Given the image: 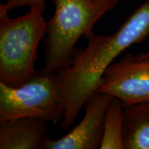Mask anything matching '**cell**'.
<instances>
[{"mask_svg": "<svg viewBox=\"0 0 149 149\" xmlns=\"http://www.w3.org/2000/svg\"><path fill=\"white\" fill-rule=\"evenodd\" d=\"M55 13L44 38L45 61L41 70L59 72L72 61L76 43L92 33L95 24L120 0H51Z\"/></svg>", "mask_w": 149, "mask_h": 149, "instance_id": "obj_2", "label": "cell"}, {"mask_svg": "<svg viewBox=\"0 0 149 149\" xmlns=\"http://www.w3.org/2000/svg\"><path fill=\"white\" fill-rule=\"evenodd\" d=\"M3 4L9 11L27 6L30 10L43 13L46 8V0H6Z\"/></svg>", "mask_w": 149, "mask_h": 149, "instance_id": "obj_10", "label": "cell"}, {"mask_svg": "<svg viewBox=\"0 0 149 149\" xmlns=\"http://www.w3.org/2000/svg\"><path fill=\"white\" fill-rule=\"evenodd\" d=\"M124 149H149V100L123 109Z\"/></svg>", "mask_w": 149, "mask_h": 149, "instance_id": "obj_8", "label": "cell"}, {"mask_svg": "<svg viewBox=\"0 0 149 149\" xmlns=\"http://www.w3.org/2000/svg\"><path fill=\"white\" fill-rule=\"evenodd\" d=\"M113 97L95 92L84 104L85 113L79 124L66 135L56 140L45 137L41 148L97 149L100 148L104 136L107 111Z\"/></svg>", "mask_w": 149, "mask_h": 149, "instance_id": "obj_6", "label": "cell"}, {"mask_svg": "<svg viewBox=\"0 0 149 149\" xmlns=\"http://www.w3.org/2000/svg\"><path fill=\"white\" fill-rule=\"evenodd\" d=\"M149 37V0L129 16L113 35L91 33L84 48H75L72 61L57 72L64 117L60 128L68 130L84 104L97 91L104 72L122 52Z\"/></svg>", "mask_w": 149, "mask_h": 149, "instance_id": "obj_1", "label": "cell"}, {"mask_svg": "<svg viewBox=\"0 0 149 149\" xmlns=\"http://www.w3.org/2000/svg\"><path fill=\"white\" fill-rule=\"evenodd\" d=\"M122 102L113 97L108 107L101 149H124L123 143Z\"/></svg>", "mask_w": 149, "mask_h": 149, "instance_id": "obj_9", "label": "cell"}, {"mask_svg": "<svg viewBox=\"0 0 149 149\" xmlns=\"http://www.w3.org/2000/svg\"><path fill=\"white\" fill-rule=\"evenodd\" d=\"M8 13L0 4V82L17 87L37 72V49L46 35L47 21L36 10L16 18Z\"/></svg>", "mask_w": 149, "mask_h": 149, "instance_id": "obj_3", "label": "cell"}, {"mask_svg": "<svg viewBox=\"0 0 149 149\" xmlns=\"http://www.w3.org/2000/svg\"><path fill=\"white\" fill-rule=\"evenodd\" d=\"M141 55L143 56H149V50L148 51H146V53H141Z\"/></svg>", "mask_w": 149, "mask_h": 149, "instance_id": "obj_11", "label": "cell"}, {"mask_svg": "<svg viewBox=\"0 0 149 149\" xmlns=\"http://www.w3.org/2000/svg\"><path fill=\"white\" fill-rule=\"evenodd\" d=\"M96 92L120 99L123 107L149 100V56L126 54L104 72Z\"/></svg>", "mask_w": 149, "mask_h": 149, "instance_id": "obj_5", "label": "cell"}, {"mask_svg": "<svg viewBox=\"0 0 149 149\" xmlns=\"http://www.w3.org/2000/svg\"><path fill=\"white\" fill-rule=\"evenodd\" d=\"M47 129L48 121L35 117L0 122V149L41 148Z\"/></svg>", "mask_w": 149, "mask_h": 149, "instance_id": "obj_7", "label": "cell"}, {"mask_svg": "<svg viewBox=\"0 0 149 149\" xmlns=\"http://www.w3.org/2000/svg\"><path fill=\"white\" fill-rule=\"evenodd\" d=\"M64 114L57 72L37 70L17 87L0 82V122L35 117L55 124L64 119Z\"/></svg>", "mask_w": 149, "mask_h": 149, "instance_id": "obj_4", "label": "cell"}]
</instances>
